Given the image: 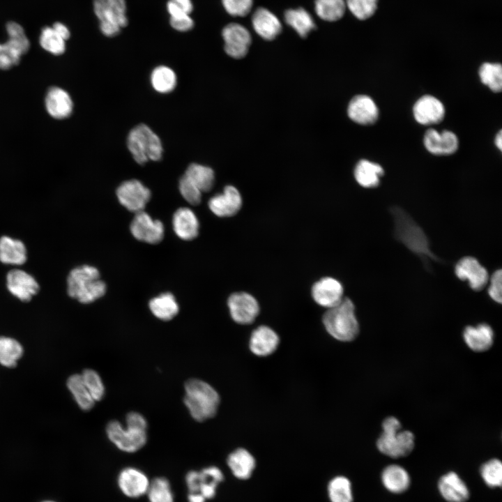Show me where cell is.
Masks as SVG:
<instances>
[{
	"mask_svg": "<svg viewBox=\"0 0 502 502\" xmlns=\"http://www.w3.org/2000/svg\"><path fill=\"white\" fill-rule=\"evenodd\" d=\"M381 481L389 492L401 494L408 489L411 480L408 472L403 467L391 464L383 470Z\"/></svg>",
	"mask_w": 502,
	"mask_h": 502,
	"instance_id": "cell-29",
	"label": "cell"
},
{
	"mask_svg": "<svg viewBox=\"0 0 502 502\" xmlns=\"http://www.w3.org/2000/svg\"><path fill=\"white\" fill-rule=\"evenodd\" d=\"M184 175L188 177L201 192L210 191L214 185L215 174L213 170L207 166L192 163Z\"/></svg>",
	"mask_w": 502,
	"mask_h": 502,
	"instance_id": "cell-33",
	"label": "cell"
},
{
	"mask_svg": "<svg viewBox=\"0 0 502 502\" xmlns=\"http://www.w3.org/2000/svg\"><path fill=\"white\" fill-rule=\"evenodd\" d=\"M456 277L466 281L470 288L475 291H482L489 282V273L480 261L471 256L461 258L455 265Z\"/></svg>",
	"mask_w": 502,
	"mask_h": 502,
	"instance_id": "cell-11",
	"label": "cell"
},
{
	"mask_svg": "<svg viewBox=\"0 0 502 502\" xmlns=\"http://www.w3.org/2000/svg\"><path fill=\"white\" fill-rule=\"evenodd\" d=\"M153 314L162 321H169L177 315L179 307L174 296L166 292L153 298L149 303Z\"/></svg>",
	"mask_w": 502,
	"mask_h": 502,
	"instance_id": "cell-31",
	"label": "cell"
},
{
	"mask_svg": "<svg viewBox=\"0 0 502 502\" xmlns=\"http://www.w3.org/2000/svg\"><path fill=\"white\" fill-rule=\"evenodd\" d=\"M178 188L182 197L190 204L197 206L200 204L202 192L185 175L180 178Z\"/></svg>",
	"mask_w": 502,
	"mask_h": 502,
	"instance_id": "cell-47",
	"label": "cell"
},
{
	"mask_svg": "<svg viewBox=\"0 0 502 502\" xmlns=\"http://www.w3.org/2000/svg\"><path fill=\"white\" fill-rule=\"evenodd\" d=\"M480 81L495 93L502 89V67L498 63H482L478 72Z\"/></svg>",
	"mask_w": 502,
	"mask_h": 502,
	"instance_id": "cell-41",
	"label": "cell"
},
{
	"mask_svg": "<svg viewBox=\"0 0 502 502\" xmlns=\"http://www.w3.org/2000/svg\"><path fill=\"white\" fill-rule=\"evenodd\" d=\"M106 433L109 441L125 452H135L147 441L146 429L129 423L123 427L116 420L110 421L107 425Z\"/></svg>",
	"mask_w": 502,
	"mask_h": 502,
	"instance_id": "cell-8",
	"label": "cell"
},
{
	"mask_svg": "<svg viewBox=\"0 0 502 502\" xmlns=\"http://www.w3.org/2000/svg\"><path fill=\"white\" fill-rule=\"evenodd\" d=\"M322 321L328 333L337 340L351 342L359 334L355 305L349 298L344 297L337 305L327 309Z\"/></svg>",
	"mask_w": 502,
	"mask_h": 502,
	"instance_id": "cell-2",
	"label": "cell"
},
{
	"mask_svg": "<svg viewBox=\"0 0 502 502\" xmlns=\"http://www.w3.org/2000/svg\"><path fill=\"white\" fill-rule=\"evenodd\" d=\"M225 10L234 17L248 15L252 6L253 0H222Z\"/></svg>",
	"mask_w": 502,
	"mask_h": 502,
	"instance_id": "cell-48",
	"label": "cell"
},
{
	"mask_svg": "<svg viewBox=\"0 0 502 502\" xmlns=\"http://www.w3.org/2000/svg\"><path fill=\"white\" fill-rule=\"evenodd\" d=\"M252 23L257 33L266 40L275 39L281 33L282 28L278 18L264 8H259L255 10Z\"/></svg>",
	"mask_w": 502,
	"mask_h": 502,
	"instance_id": "cell-25",
	"label": "cell"
},
{
	"mask_svg": "<svg viewBox=\"0 0 502 502\" xmlns=\"http://www.w3.org/2000/svg\"><path fill=\"white\" fill-rule=\"evenodd\" d=\"M227 305L232 319L243 325L254 322L260 311L257 299L244 291L231 294L227 300Z\"/></svg>",
	"mask_w": 502,
	"mask_h": 502,
	"instance_id": "cell-12",
	"label": "cell"
},
{
	"mask_svg": "<svg viewBox=\"0 0 502 502\" xmlns=\"http://www.w3.org/2000/svg\"><path fill=\"white\" fill-rule=\"evenodd\" d=\"M52 26L66 41L70 38V31L68 27L63 23L56 22Z\"/></svg>",
	"mask_w": 502,
	"mask_h": 502,
	"instance_id": "cell-54",
	"label": "cell"
},
{
	"mask_svg": "<svg viewBox=\"0 0 502 502\" xmlns=\"http://www.w3.org/2000/svg\"><path fill=\"white\" fill-rule=\"evenodd\" d=\"M23 355V347L16 340L0 337V364L6 367H14Z\"/></svg>",
	"mask_w": 502,
	"mask_h": 502,
	"instance_id": "cell-37",
	"label": "cell"
},
{
	"mask_svg": "<svg viewBox=\"0 0 502 502\" xmlns=\"http://www.w3.org/2000/svg\"><path fill=\"white\" fill-rule=\"evenodd\" d=\"M342 283L335 278L325 277L316 282L312 287V296L320 306L327 309L337 305L344 298Z\"/></svg>",
	"mask_w": 502,
	"mask_h": 502,
	"instance_id": "cell-15",
	"label": "cell"
},
{
	"mask_svg": "<svg viewBox=\"0 0 502 502\" xmlns=\"http://www.w3.org/2000/svg\"><path fill=\"white\" fill-rule=\"evenodd\" d=\"M146 495L149 502H175L171 483L164 476L151 480Z\"/></svg>",
	"mask_w": 502,
	"mask_h": 502,
	"instance_id": "cell-35",
	"label": "cell"
},
{
	"mask_svg": "<svg viewBox=\"0 0 502 502\" xmlns=\"http://www.w3.org/2000/svg\"><path fill=\"white\" fill-rule=\"evenodd\" d=\"M314 6L317 15L328 22L342 18L346 10L344 0H315Z\"/></svg>",
	"mask_w": 502,
	"mask_h": 502,
	"instance_id": "cell-38",
	"label": "cell"
},
{
	"mask_svg": "<svg viewBox=\"0 0 502 502\" xmlns=\"http://www.w3.org/2000/svg\"><path fill=\"white\" fill-rule=\"evenodd\" d=\"M8 34L7 41L16 48L23 56L30 47V42L24 28L19 23L8 22L6 25Z\"/></svg>",
	"mask_w": 502,
	"mask_h": 502,
	"instance_id": "cell-42",
	"label": "cell"
},
{
	"mask_svg": "<svg viewBox=\"0 0 502 502\" xmlns=\"http://www.w3.org/2000/svg\"><path fill=\"white\" fill-rule=\"evenodd\" d=\"M495 145L496 147L501 151L502 149V132L499 130L495 137Z\"/></svg>",
	"mask_w": 502,
	"mask_h": 502,
	"instance_id": "cell-56",
	"label": "cell"
},
{
	"mask_svg": "<svg viewBox=\"0 0 502 502\" xmlns=\"http://www.w3.org/2000/svg\"><path fill=\"white\" fill-rule=\"evenodd\" d=\"M328 493L330 502H353L351 484L344 476H339L330 480Z\"/></svg>",
	"mask_w": 502,
	"mask_h": 502,
	"instance_id": "cell-40",
	"label": "cell"
},
{
	"mask_svg": "<svg viewBox=\"0 0 502 502\" xmlns=\"http://www.w3.org/2000/svg\"><path fill=\"white\" fill-rule=\"evenodd\" d=\"M127 145L134 160L139 165L149 160L158 161L162 158L160 139L145 124H139L130 131Z\"/></svg>",
	"mask_w": 502,
	"mask_h": 502,
	"instance_id": "cell-6",
	"label": "cell"
},
{
	"mask_svg": "<svg viewBox=\"0 0 502 502\" xmlns=\"http://www.w3.org/2000/svg\"><path fill=\"white\" fill-rule=\"evenodd\" d=\"M26 249L22 241L7 236L0 238L1 262L20 266L26 262Z\"/></svg>",
	"mask_w": 502,
	"mask_h": 502,
	"instance_id": "cell-27",
	"label": "cell"
},
{
	"mask_svg": "<svg viewBox=\"0 0 502 502\" xmlns=\"http://www.w3.org/2000/svg\"><path fill=\"white\" fill-rule=\"evenodd\" d=\"M169 23L174 29L182 32L190 31L194 26V21L188 15L170 17Z\"/></svg>",
	"mask_w": 502,
	"mask_h": 502,
	"instance_id": "cell-53",
	"label": "cell"
},
{
	"mask_svg": "<svg viewBox=\"0 0 502 502\" xmlns=\"http://www.w3.org/2000/svg\"><path fill=\"white\" fill-rule=\"evenodd\" d=\"M222 35L227 55L237 59L246 56L252 38L245 27L237 23H230L223 28Z\"/></svg>",
	"mask_w": 502,
	"mask_h": 502,
	"instance_id": "cell-14",
	"label": "cell"
},
{
	"mask_svg": "<svg viewBox=\"0 0 502 502\" xmlns=\"http://www.w3.org/2000/svg\"><path fill=\"white\" fill-rule=\"evenodd\" d=\"M67 386L82 410L89 411L93 406L95 401L86 387L81 374L71 375L68 379Z\"/></svg>",
	"mask_w": 502,
	"mask_h": 502,
	"instance_id": "cell-36",
	"label": "cell"
},
{
	"mask_svg": "<svg viewBox=\"0 0 502 502\" xmlns=\"http://www.w3.org/2000/svg\"><path fill=\"white\" fill-rule=\"evenodd\" d=\"M462 336L466 346L475 352H484L489 350L494 340V330L487 323L466 326Z\"/></svg>",
	"mask_w": 502,
	"mask_h": 502,
	"instance_id": "cell-21",
	"label": "cell"
},
{
	"mask_svg": "<svg viewBox=\"0 0 502 502\" xmlns=\"http://www.w3.org/2000/svg\"><path fill=\"white\" fill-rule=\"evenodd\" d=\"M132 235L138 241L149 244H157L164 237L162 222L153 220L144 211L136 213L130 226Z\"/></svg>",
	"mask_w": 502,
	"mask_h": 502,
	"instance_id": "cell-13",
	"label": "cell"
},
{
	"mask_svg": "<svg viewBox=\"0 0 502 502\" xmlns=\"http://www.w3.org/2000/svg\"><path fill=\"white\" fill-rule=\"evenodd\" d=\"M284 20L302 38L307 37L311 31L316 29L313 18L303 8L286 10Z\"/></svg>",
	"mask_w": 502,
	"mask_h": 502,
	"instance_id": "cell-32",
	"label": "cell"
},
{
	"mask_svg": "<svg viewBox=\"0 0 502 502\" xmlns=\"http://www.w3.org/2000/svg\"><path fill=\"white\" fill-rule=\"evenodd\" d=\"M242 203L238 189L233 185H227L222 193L217 194L209 199L208 205L216 216L225 218L235 215L241 208Z\"/></svg>",
	"mask_w": 502,
	"mask_h": 502,
	"instance_id": "cell-16",
	"label": "cell"
},
{
	"mask_svg": "<svg viewBox=\"0 0 502 502\" xmlns=\"http://www.w3.org/2000/svg\"><path fill=\"white\" fill-rule=\"evenodd\" d=\"M198 492L206 500L215 496L218 485L224 480L222 471L215 466H209L198 471Z\"/></svg>",
	"mask_w": 502,
	"mask_h": 502,
	"instance_id": "cell-30",
	"label": "cell"
},
{
	"mask_svg": "<svg viewBox=\"0 0 502 502\" xmlns=\"http://www.w3.org/2000/svg\"><path fill=\"white\" fill-rule=\"evenodd\" d=\"M394 222V236L411 252L417 255L429 271L432 261L442 260L432 252L429 241L423 229L404 209L393 206L390 209Z\"/></svg>",
	"mask_w": 502,
	"mask_h": 502,
	"instance_id": "cell-1",
	"label": "cell"
},
{
	"mask_svg": "<svg viewBox=\"0 0 502 502\" xmlns=\"http://www.w3.org/2000/svg\"><path fill=\"white\" fill-rule=\"evenodd\" d=\"M279 343V336L274 330L267 326H260L252 331L249 347L254 355L267 356L275 352Z\"/></svg>",
	"mask_w": 502,
	"mask_h": 502,
	"instance_id": "cell-22",
	"label": "cell"
},
{
	"mask_svg": "<svg viewBox=\"0 0 502 502\" xmlns=\"http://www.w3.org/2000/svg\"><path fill=\"white\" fill-rule=\"evenodd\" d=\"M480 475L485 484L490 487H501L502 484V463L496 458L485 462L480 467Z\"/></svg>",
	"mask_w": 502,
	"mask_h": 502,
	"instance_id": "cell-43",
	"label": "cell"
},
{
	"mask_svg": "<svg viewBox=\"0 0 502 502\" xmlns=\"http://www.w3.org/2000/svg\"><path fill=\"white\" fill-rule=\"evenodd\" d=\"M487 289L489 296L494 302L501 304L502 301V272L501 269L495 271L489 278Z\"/></svg>",
	"mask_w": 502,
	"mask_h": 502,
	"instance_id": "cell-49",
	"label": "cell"
},
{
	"mask_svg": "<svg viewBox=\"0 0 502 502\" xmlns=\"http://www.w3.org/2000/svg\"><path fill=\"white\" fill-rule=\"evenodd\" d=\"M22 55L8 41L0 43V70H8L17 66Z\"/></svg>",
	"mask_w": 502,
	"mask_h": 502,
	"instance_id": "cell-46",
	"label": "cell"
},
{
	"mask_svg": "<svg viewBox=\"0 0 502 502\" xmlns=\"http://www.w3.org/2000/svg\"><path fill=\"white\" fill-rule=\"evenodd\" d=\"M188 502H206V499L199 492H188Z\"/></svg>",
	"mask_w": 502,
	"mask_h": 502,
	"instance_id": "cell-55",
	"label": "cell"
},
{
	"mask_svg": "<svg viewBox=\"0 0 502 502\" xmlns=\"http://www.w3.org/2000/svg\"><path fill=\"white\" fill-rule=\"evenodd\" d=\"M347 114L351 120L361 125L374 123L379 109L374 101L367 95H357L349 102Z\"/></svg>",
	"mask_w": 502,
	"mask_h": 502,
	"instance_id": "cell-19",
	"label": "cell"
},
{
	"mask_svg": "<svg viewBox=\"0 0 502 502\" xmlns=\"http://www.w3.org/2000/svg\"><path fill=\"white\" fill-rule=\"evenodd\" d=\"M93 6L100 29L105 36H115L127 26L126 0H93Z\"/></svg>",
	"mask_w": 502,
	"mask_h": 502,
	"instance_id": "cell-7",
	"label": "cell"
},
{
	"mask_svg": "<svg viewBox=\"0 0 502 502\" xmlns=\"http://www.w3.org/2000/svg\"><path fill=\"white\" fill-rule=\"evenodd\" d=\"M438 489L442 497L448 502H465L469 498V490L466 485L452 471L441 477Z\"/></svg>",
	"mask_w": 502,
	"mask_h": 502,
	"instance_id": "cell-23",
	"label": "cell"
},
{
	"mask_svg": "<svg viewBox=\"0 0 502 502\" xmlns=\"http://www.w3.org/2000/svg\"><path fill=\"white\" fill-rule=\"evenodd\" d=\"M227 464L236 478L246 480L252 476L256 461L248 450L239 448L229 455Z\"/></svg>",
	"mask_w": 502,
	"mask_h": 502,
	"instance_id": "cell-26",
	"label": "cell"
},
{
	"mask_svg": "<svg viewBox=\"0 0 502 502\" xmlns=\"http://www.w3.org/2000/svg\"><path fill=\"white\" fill-rule=\"evenodd\" d=\"M151 83L158 93H167L176 86L177 78L174 71L165 66L155 68L151 75Z\"/></svg>",
	"mask_w": 502,
	"mask_h": 502,
	"instance_id": "cell-34",
	"label": "cell"
},
{
	"mask_svg": "<svg viewBox=\"0 0 502 502\" xmlns=\"http://www.w3.org/2000/svg\"><path fill=\"white\" fill-rule=\"evenodd\" d=\"M150 482L145 472L134 466L123 468L116 478L119 491L130 499H139L146 495Z\"/></svg>",
	"mask_w": 502,
	"mask_h": 502,
	"instance_id": "cell-10",
	"label": "cell"
},
{
	"mask_svg": "<svg viewBox=\"0 0 502 502\" xmlns=\"http://www.w3.org/2000/svg\"><path fill=\"white\" fill-rule=\"evenodd\" d=\"M106 284L100 279L99 271L94 266L83 265L74 268L67 277L68 295L79 302L88 304L106 292Z\"/></svg>",
	"mask_w": 502,
	"mask_h": 502,
	"instance_id": "cell-3",
	"label": "cell"
},
{
	"mask_svg": "<svg viewBox=\"0 0 502 502\" xmlns=\"http://www.w3.org/2000/svg\"><path fill=\"white\" fill-rule=\"evenodd\" d=\"M6 287L13 296L22 301H29L39 290L35 278L21 269H13L6 275Z\"/></svg>",
	"mask_w": 502,
	"mask_h": 502,
	"instance_id": "cell-17",
	"label": "cell"
},
{
	"mask_svg": "<svg viewBox=\"0 0 502 502\" xmlns=\"http://www.w3.org/2000/svg\"><path fill=\"white\" fill-rule=\"evenodd\" d=\"M441 135V155H450L455 153L459 146L458 138L451 131L443 130Z\"/></svg>",
	"mask_w": 502,
	"mask_h": 502,
	"instance_id": "cell-52",
	"label": "cell"
},
{
	"mask_svg": "<svg viewBox=\"0 0 502 502\" xmlns=\"http://www.w3.org/2000/svg\"><path fill=\"white\" fill-rule=\"evenodd\" d=\"M167 10L170 17L190 15L193 10V4L191 0H169Z\"/></svg>",
	"mask_w": 502,
	"mask_h": 502,
	"instance_id": "cell-51",
	"label": "cell"
},
{
	"mask_svg": "<svg viewBox=\"0 0 502 502\" xmlns=\"http://www.w3.org/2000/svg\"><path fill=\"white\" fill-rule=\"evenodd\" d=\"M424 145L426 149L434 155H441V135L437 130L428 129L424 135Z\"/></svg>",
	"mask_w": 502,
	"mask_h": 502,
	"instance_id": "cell-50",
	"label": "cell"
},
{
	"mask_svg": "<svg viewBox=\"0 0 502 502\" xmlns=\"http://www.w3.org/2000/svg\"><path fill=\"white\" fill-rule=\"evenodd\" d=\"M43 502H54V501H43Z\"/></svg>",
	"mask_w": 502,
	"mask_h": 502,
	"instance_id": "cell-57",
	"label": "cell"
},
{
	"mask_svg": "<svg viewBox=\"0 0 502 502\" xmlns=\"http://www.w3.org/2000/svg\"><path fill=\"white\" fill-rule=\"evenodd\" d=\"M172 225L175 234L182 240L191 241L198 236L199 220L189 208L177 209L173 215Z\"/></svg>",
	"mask_w": 502,
	"mask_h": 502,
	"instance_id": "cell-24",
	"label": "cell"
},
{
	"mask_svg": "<svg viewBox=\"0 0 502 502\" xmlns=\"http://www.w3.org/2000/svg\"><path fill=\"white\" fill-rule=\"evenodd\" d=\"M45 106L50 116L56 119L69 117L73 110V102L70 94L63 89L52 86L45 98Z\"/></svg>",
	"mask_w": 502,
	"mask_h": 502,
	"instance_id": "cell-20",
	"label": "cell"
},
{
	"mask_svg": "<svg viewBox=\"0 0 502 502\" xmlns=\"http://www.w3.org/2000/svg\"><path fill=\"white\" fill-rule=\"evenodd\" d=\"M383 174L384 170L380 165L364 159L360 160L354 169L356 181L365 188L377 187Z\"/></svg>",
	"mask_w": 502,
	"mask_h": 502,
	"instance_id": "cell-28",
	"label": "cell"
},
{
	"mask_svg": "<svg viewBox=\"0 0 502 502\" xmlns=\"http://www.w3.org/2000/svg\"><path fill=\"white\" fill-rule=\"evenodd\" d=\"M346 6L358 20L372 17L376 10L378 0H347Z\"/></svg>",
	"mask_w": 502,
	"mask_h": 502,
	"instance_id": "cell-44",
	"label": "cell"
},
{
	"mask_svg": "<svg viewBox=\"0 0 502 502\" xmlns=\"http://www.w3.org/2000/svg\"><path fill=\"white\" fill-rule=\"evenodd\" d=\"M39 43L45 51L54 56L63 54L66 49V40L52 26H47L41 29Z\"/></svg>",
	"mask_w": 502,
	"mask_h": 502,
	"instance_id": "cell-39",
	"label": "cell"
},
{
	"mask_svg": "<svg viewBox=\"0 0 502 502\" xmlns=\"http://www.w3.org/2000/svg\"><path fill=\"white\" fill-rule=\"evenodd\" d=\"M382 432L376 441L380 452L399 458L409 455L414 448L415 436L409 430L402 429L400 421L394 416L386 418L382 422Z\"/></svg>",
	"mask_w": 502,
	"mask_h": 502,
	"instance_id": "cell-5",
	"label": "cell"
},
{
	"mask_svg": "<svg viewBox=\"0 0 502 502\" xmlns=\"http://www.w3.org/2000/svg\"><path fill=\"white\" fill-rule=\"evenodd\" d=\"M184 404L191 416L195 420L202 422L216 414L220 396L208 383L191 379L185 383Z\"/></svg>",
	"mask_w": 502,
	"mask_h": 502,
	"instance_id": "cell-4",
	"label": "cell"
},
{
	"mask_svg": "<svg viewBox=\"0 0 502 502\" xmlns=\"http://www.w3.org/2000/svg\"><path fill=\"white\" fill-rule=\"evenodd\" d=\"M416 121L423 125L441 122L445 116L443 103L431 95H425L416 100L413 107Z\"/></svg>",
	"mask_w": 502,
	"mask_h": 502,
	"instance_id": "cell-18",
	"label": "cell"
},
{
	"mask_svg": "<svg viewBox=\"0 0 502 502\" xmlns=\"http://www.w3.org/2000/svg\"><path fill=\"white\" fill-rule=\"evenodd\" d=\"M116 196L123 206L136 213L144 211L151 199V193L141 181L130 179L123 182L117 188Z\"/></svg>",
	"mask_w": 502,
	"mask_h": 502,
	"instance_id": "cell-9",
	"label": "cell"
},
{
	"mask_svg": "<svg viewBox=\"0 0 502 502\" xmlns=\"http://www.w3.org/2000/svg\"><path fill=\"white\" fill-rule=\"evenodd\" d=\"M82 380L94 401L100 400L105 395V387L100 375L93 370H84Z\"/></svg>",
	"mask_w": 502,
	"mask_h": 502,
	"instance_id": "cell-45",
	"label": "cell"
}]
</instances>
